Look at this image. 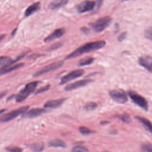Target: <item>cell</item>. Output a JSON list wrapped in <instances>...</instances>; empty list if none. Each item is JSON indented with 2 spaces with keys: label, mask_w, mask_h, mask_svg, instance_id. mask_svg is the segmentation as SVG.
I'll use <instances>...</instances> for the list:
<instances>
[{
  "label": "cell",
  "mask_w": 152,
  "mask_h": 152,
  "mask_svg": "<svg viewBox=\"0 0 152 152\" xmlns=\"http://www.w3.org/2000/svg\"><path fill=\"white\" fill-rule=\"evenodd\" d=\"M106 45V42L104 40H97L94 42H91L87 43L77 49H75L74 51L69 53L67 56L66 57V59H72L74 58H76L78 56L81 55L83 53H88L90 52H92L94 50H98L99 49H101L105 46Z\"/></svg>",
  "instance_id": "1"
},
{
  "label": "cell",
  "mask_w": 152,
  "mask_h": 152,
  "mask_svg": "<svg viewBox=\"0 0 152 152\" xmlns=\"http://www.w3.org/2000/svg\"><path fill=\"white\" fill-rule=\"evenodd\" d=\"M39 84V81H33L26 85L24 88L22 89L16 96L15 100L17 102H21L25 100L32 92H33Z\"/></svg>",
  "instance_id": "2"
},
{
  "label": "cell",
  "mask_w": 152,
  "mask_h": 152,
  "mask_svg": "<svg viewBox=\"0 0 152 152\" xmlns=\"http://www.w3.org/2000/svg\"><path fill=\"white\" fill-rule=\"evenodd\" d=\"M112 22V18L109 16H104L90 24L93 30L96 32H101L104 30Z\"/></svg>",
  "instance_id": "3"
},
{
  "label": "cell",
  "mask_w": 152,
  "mask_h": 152,
  "mask_svg": "<svg viewBox=\"0 0 152 152\" xmlns=\"http://www.w3.org/2000/svg\"><path fill=\"white\" fill-rule=\"evenodd\" d=\"M28 108H29V106H24L20 107L14 110H12L7 113L4 114L0 117V122H5L10 121L14 119L15 118L18 116L19 115L25 113L26 111H27Z\"/></svg>",
  "instance_id": "4"
},
{
  "label": "cell",
  "mask_w": 152,
  "mask_h": 152,
  "mask_svg": "<svg viewBox=\"0 0 152 152\" xmlns=\"http://www.w3.org/2000/svg\"><path fill=\"white\" fill-rule=\"evenodd\" d=\"M109 95L115 102L124 104L128 100V97L125 91L122 89H115L109 91Z\"/></svg>",
  "instance_id": "5"
},
{
  "label": "cell",
  "mask_w": 152,
  "mask_h": 152,
  "mask_svg": "<svg viewBox=\"0 0 152 152\" xmlns=\"http://www.w3.org/2000/svg\"><path fill=\"white\" fill-rule=\"evenodd\" d=\"M128 96L132 99L134 103H135L137 105L145 110H147L148 102L144 97L134 91H129Z\"/></svg>",
  "instance_id": "6"
},
{
  "label": "cell",
  "mask_w": 152,
  "mask_h": 152,
  "mask_svg": "<svg viewBox=\"0 0 152 152\" xmlns=\"http://www.w3.org/2000/svg\"><path fill=\"white\" fill-rule=\"evenodd\" d=\"M63 64H64V62L62 61L54 62L53 63H51V64L43 67L40 70L36 72L34 74L33 76L34 77H38V76L42 75H43V74H44L46 72H48L49 71H52L53 70L57 69L58 68L61 67L63 65Z\"/></svg>",
  "instance_id": "7"
},
{
  "label": "cell",
  "mask_w": 152,
  "mask_h": 152,
  "mask_svg": "<svg viewBox=\"0 0 152 152\" xmlns=\"http://www.w3.org/2000/svg\"><path fill=\"white\" fill-rule=\"evenodd\" d=\"M84 71L81 69L72 71L62 77V78L61 79L60 84H63L66 83L67 82L70 81L74 79L80 77L81 76H82L84 74Z\"/></svg>",
  "instance_id": "8"
},
{
  "label": "cell",
  "mask_w": 152,
  "mask_h": 152,
  "mask_svg": "<svg viewBox=\"0 0 152 152\" xmlns=\"http://www.w3.org/2000/svg\"><path fill=\"white\" fill-rule=\"evenodd\" d=\"M95 1L91 0H85L77 5L76 9L78 12L84 13L91 11L95 7Z\"/></svg>",
  "instance_id": "9"
},
{
  "label": "cell",
  "mask_w": 152,
  "mask_h": 152,
  "mask_svg": "<svg viewBox=\"0 0 152 152\" xmlns=\"http://www.w3.org/2000/svg\"><path fill=\"white\" fill-rule=\"evenodd\" d=\"M139 64L150 72H152V57L149 55H142L138 59Z\"/></svg>",
  "instance_id": "10"
},
{
  "label": "cell",
  "mask_w": 152,
  "mask_h": 152,
  "mask_svg": "<svg viewBox=\"0 0 152 152\" xmlns=\"http://www.w3.org/2000/svg\"><path fill=\"white\" fill-rule=\"evenodd\" d=\"M92 81L90 79H84V80H80L78 81H77L75 82H74L72 83L69 84L67 86H65V90L66 91H71L72 90L77 89L78 88L85 86L86 85L88 84V83H91Z\"/></svg>",
  "instance_id": "11"
},
{
  "label": "cell",
  "mask_w": 152,
  "mask_h": 152,
  "mask_svg": "<svg viewBox=\"0 0 152 152\" xmlns=\"http://www.w3.org/2000/svg\"><path fill=\"white\" fill-rule=\"evenodd\" d=\"M46 112V110L40 108H34L26 111L23 114L22 117L24 118H33L42 115Z\"/></svg>",
  "instance_id": "12"
},
{
  "label": "cell",
  "mask_w": 152,
  "mask_h": 152,
  "mask_svg": "<svg viewBox=\"0 0 152 152\" xmlns=\"http://www.w3.org/2000/svg\"><path fill=\"white\" fill-rule=\"evenodd\" d=\"M64 33H65V30L64 28L56 29L50 35H49L48 37H46L44 39V41L45 42H49L52 41L55 39L61 37Z\"/></svg>",
  "instance_id": "13"
},
{
  "label": "cell",
  "mask_w": 152,
  "mask_h": 152,
  "mask_svg": "<svg viewBox=\"0 0 152 152\" xmlns=\"http://www.w3.org/2000/svg\"><path fill=\"white\" fill-rule=\"evenodd\" d=\"M24 65V63H18L16 64H14L12 65H4L0 69V75L5 74L7 72L12 71L14 70L17 69Z\"/></svg>",
  "instance_id": "14"
},
{
  "label": "cell",
  "mask_w": 152,
  "mask_h": 152,
  "mask_svg": "<svg viewBox=\"0 0 152 152\" xmlns=\"http://www.w3.org/2000/svg\"><path fill=\"white\" fill-rule=\"evenodd\" d=\"M65 100V99L64 98H61V99H58L55 100H50L45 103L44 107L46 108H50V109L56 108L61 106Z\"/></svg>",
  "instance_id": "15"
},
{
  "label": "cell",
  "mask_w": 152,
  "mask_h": 152,
  "mask_svg": "<svg viewBox=\"0 0 152 152\" xmlns=\"http://www.w3.org/2000/svg\"><path fill=\"white\" fill-rule=\"evenodd\" d=\"M40 2H34L33 4L30 5L25 11L24 15L26 17H28L32 14H33L34 12L37 11L40 9Z\"/></svg>",
  "instance_id": "16"
},
{
  "label": "cell",
  "mask_w": 152,
  "mask_h": 152,
  "mask_svg": "<svg viewBox=\"0 0 152 152\" xmlns=\"http://www.w3.org/2000/svg\"><path fill=\"white\" fill-rule=\"evenodd\" d=\"M135 118L142 124V125L147 131L152 134V123L149 120L141 116H136Z\"/></svg>",
  "instance_id": "17"
},
{
  "label": "cell",
  "mask_w": 152,
  "mask_h": 152,
  "mask_svg": "<svg viewBox=\"0 0 152 152\" xmlns=\"http://www.w3.org/2000/svg\"><path fill=\"white\" fill-rule=\"evenodd\" d=\"M68 0H53L49 7L52 10H56L67 4Z\"/></svg>",
  "instance_id": "18"
},
{
  "label": "cell",
  "mask_w": 152,
  "mask_h": 152,
  "mask_svg": "<svg viewBox=\"0 0 152 152\" xmlns=\"http://www.w3.org/2000/svg\"><path fill=\"white\" fill-rule=\"evenodd\" d=\"M48 145L49 147H62V148H65L66 146L65 142L59 139H54L49 141Z\"/></svg>",
  "instance_id": "19"
},
{
  "label": "cell",
  "mask_w": 152,
  "mask_h": 152,
  "mask_svg": "<svg viewBox=\"0 0 152 152\" xmlns=\"http://www.w3.org/2000/svg\"><path fill=\"white\" fill-rule=\"evenodd\" d=\"M30 148L33 152H41L44 149L43 142H34L30 145Z\"/></svg>",
  "instance_id": "20"
},
{
  "label": "cell",
  "mask_w": 152,
  "mask_h": 152,
  "mask_svg": "<svg viewBox=\"0 0 152 152\" xmlns=\"http://www.w3.org/2000/svg\"><path fill=\"white\" fill-rule=\"evenodd\" d=\"M94 59L92 57H86L84 58L83 59H81L79 62H78V65L80 66H86V65H90L91 64H92L94 61Z\"/></svg>",
  "instance_id": "21"
},
{
  "label": "cell",
  "mask_w": 152,
  "mask_h": 152,
  "mask_svg": "<svg viewBox=\"0 0 152 152\" xmlns=\"http://www.w3.org/2000/svg\"><path fill=\"white\" fill-rule=\"evenodd\" d=\"M97 107V104L95 102H90L86 104L84 108L86 110H93Z\"/></svg>",
  "instance_id": "22"
},
{
  "label": "cell",
  "mask_w": 152,
  "mask_h": 152,
  "mask_svg": "<svg viewBox=\"0 0 152 152\" xmlns=\"http://www.w3.org/2000/svg\"><path fill=\"white\" fill-rule=\"evenodd\" d=\"M71 152H88V150L85 147L81 145H77L75 146L72 148Z\"/></svg>",
  "instance_id": "23"
},
{
  "label": "cell",
  "mask_w": 152,
  "mask_h": 152,
  "mask_svg": "<svg viewBox=\"0 0 152 152\" xmlns=\"http://www.w3.org/2000/svg\"><path fill=\"white\" fill-rule=\"evenodd\" d=\"M79 131L81 134H82L83 135H88V134H90L92 132H93V131H91V129H90L84 126H80Z\"/></svg>",
  "instance_id": "24"
},
{
  "label": "cell",
  "mask_w": 152,
  "mask_h": 152,
  "mask_svg": "<svg viewBox=\"0 0 152 152\" xmlns=\"http://www.w3.org/2000/svg\"><path fill=\"white\" fill-rule=\"evenodd\" d=\"M11 58L7 56H0V66H4L7 63L11 61Z\"/></svg>",
  "instance_id": "25"
},
{
  "label": "cell",
  "mask_w": 152,
  "mask_h": 152,
  "mask_svg": "<svg viewBox=\"0 0 152 152\" xmlns=\"http://www.w3.org/2000/svg\"><path fill=\"white\" fill-rule=\"evenodd\" d=\"M117 117L121 121H122L126 123H129L131 122V118L129 115L126 114H122V115H119L117 116Z\"/></svg>",
  "instance_id": "26"
},
{
  "label": "cell",
  "mask_w": 152,
  "mask_h": 152,
  "mask_svg": "<svg viewBox=\"0 0 152 152\" xmlns=\"http://www.w3.org/2000/svg\"><path fill=\"white\" fill-rule=\"evenodd\" d=\"M9 152H22V149L16 146H10L5 148Z\"/></svg>",
  "instance_id": "27"
},
{
  "label": "cell",
  "mask_w": 152,
  "mask_h": 152,
  "mask_svg": "<svg viewBox=\"0 0 152 152\" xmlns=\"http://www.w3.org/2000/svg\"><path fill=\"white\" fill-rule=\"evenodd\" d=\"M141 147H142V149L145 152H152V144H150V143L143 144Z\"/></svg>",
  "instance_id": "28"
},
{
  "label": "cell",
  "mask_w": 152,
  "mask_h": 152,
  "mask_svg": "<svg viewBox=\"0 0 152 152\" xmlns=\"http://www.w3.org/2000/svg\"><path fill=\"white\" fill-rule=\"evenodd\" d=\"M144 36L152 41V27H149L144 31Z\"/></svg>",
  "instance_id": "29"
},
{
  "label": "cell",
  "mask_w": 152,
  "mask_h": 152,
  "mask_svg": "<svg viewBox=\"0 0 152 152\" xmlns=\"http://www.w3.org/2000/svg\"><path fill=\"white\" fill-rule=\"evenodd\" d=\"M49 88H50V85H46V86H44V87H41L40 88H39V90H37V91H36V94H39V93H43V92H44V91H47V90H48L49 89Z\"/></svg>",
  "instance_id": "30"
},
{
  "label": "cell",
  "mask_w": 152,
  "mask_h": 152,
  "mask_svg": "<svg viewBox=\"0 0 152 152\" xmlns=\"http://www.w3.org/2000/svg\"><path fill=\"white\" fill-rule=\"evenodd\" d=\"M126 34H127V33H126V31L122 33L118 37V40L119 42H122V41H123V40L126 38Z\"/></svg>",
  "instance_id": "31"
},
{
  "label": "cell",
  "mask_w": 152,
  "mask_h": 152,
  "mask_svg": "<svg viewBox=\"0 0 152 152\" xmlns=\"http://www.w3.org/2000/svg\"><path fill=\"white\" fill-rule=\"evenodd\" d=\"M103 0H96L95 1V4H96V6L97 7V9H99L100 6L102 5V3H103Z\"/></svg>",
  "instance_id": "32"
},
{
  "label": "cell",
  "mask_w": 152,
  "mask_h": 152,
  "mask_svg": "<svg viewBox=\"0 0 152 152\" xmlns=\"http://www.w3.org/2000/svg\"><path fill=\"white\" fill-rule=\"evenodd\" d=\"M60 46H61V43H56V44H55V45H53L52 46V47H51L50 48H49V49L53 50V49H55L59 48Z\"/></svg>",
  "instance_id": "33"
},
{
  "label": "cell",
  "mask_w": 152,
  "mask_h": 152,
  "mask_svg": "<svg viewBox=\"0 0 152 152\" xmlns=\"http://www.w3.org/2000/svg\"><path fill=\"white\" fill-rule=\"evenodd\" d=\"M4 37H5V34H2L0 36V42L4 39Z\"/></svg>",
  "instance_id": "34"
},
{
  "label": "cell",
  "mask_w": 152,
  "mask_h": 152,
  "mask_svg": "<svg viewBox=\"0 0 152 152\" xmlns=\"http://www.w3.org/2000/svg\"><path fill=\"white\" fill-rule=\"evenodd\" d=\"M5 94V92H4V93H1V94H0V99H1V98H2V97Z\"/></svg>",
  "instance_id": "35"
},
{
  "label": "cell",
  "mask_w": 152,
  "mask_h": 152,
  "mask_svg": "<svg viewBox=\"0 0 152 152\" xmlns=\"http://www.w3.org/2000/svg\"><path fill=\"white\" fill-rule=\"evenodd\" d=\"M5 110H6L5 109H2V110H0V114H1L2 113H3V112H5Z\"/></svg>",
  "instance_id": "36"
},
{
  "label": "cell",
  "mask_w": 152,
  "mask_h": 152,
  "mask_svg": "<svg viewBox=\"0 0 152 152\" xmlns=\"http://www.w3.org/2000/svg\"><path fill=\"white\" fill-rule=\"evenodd\" d=\"M122 1H129V0H121Z\"/></svg>",
  "instance_id": "37"
},
{
  "label": "cell",
  "mask_w": 152,
  "mask_h": 152,
  "mask_svg": "<svg viewBox=\"0 0 152 152\" xmlns=\"http://www.w3.org/2000/svg\"><path fill=\"white\" fill-rule=\"evenodd\" d=\"M102 152H110V151H102Z\"/></svg>",
  "instance_id": "38"
}]
</instances>
